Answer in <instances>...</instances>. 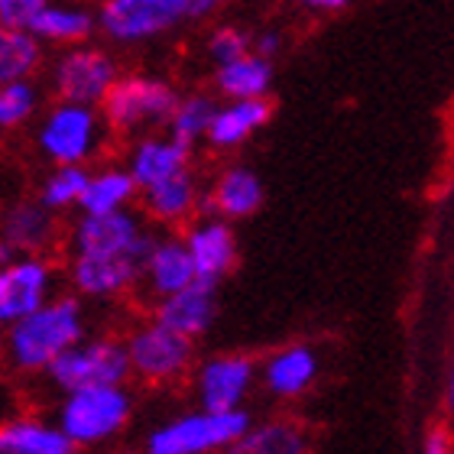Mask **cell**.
<instances>
[{
  "label": "cell",
  "instance_id": "1",
  "mask_svg": "<svg viewBox=\"0 0 454 454\" xmlns=\"http://www.w3.org/2000/svg\"><path fill=\"white\" fill-rule=\"evenodd\" d=\"M88 332L85 305L78 295H49L33 312L7 325L4 354L20 373H43L52 360Z\"/></svg>",
  "mask_w": 454,
  "mask_h": 454
},
{
  "label": "cell",
  "instance_id": "2",
  "mask_svg": "<svg viewBox=\"0 0 454 454\" xmlns=\"http://www.w3.org/2000/svg\"><path fill=\"white\" fill-rule=\"evenodd\" d=\"M133 399L123 383H101L62 393L56 412V426L68 435L75 448L107 445L130 426Z\"/></svg>",
  "mask_w": 454,
  "mask_h": 454
},
{
  "label": "cell",
  "instance_id": "3",
  "mask_svg": "<svg viewBox=\"0 0 454 454\" xmlns=\"http://www.w3.org/2000/svg\"><path fill=\"white\" fill-rule=\"evenodd\" d=\"M254 416L237 409H195L156 426L146 435L150 454H215L234 448L237 438L250 428Z\"/></svg>",
  "mask_w": 454,
  "mask_h": 454
},
{
  "label": "cell",
  "instance_id": "4",
  "mask_svg": "<svg viewBox=\"0 0 454 454\" xmlns=\"http://www.w3.org/2000/svg\"><path fill=\"white\" fill-rule=\"evenodd\" d=\"M179 91L160 75H117L101 101V117L117 133H146L166 127Z\"/></svg>",
  "mask_w": 454,
  "mask_h": 454
},
{
  "label": "cell",
  "instance_id": "5",
  "mask_svg": "<svg viewBox=\"0 0 454 454\" xmlns=\"http://www.w3.org/2000/svg\"><path fill=\"white\" fill-rule=\"evenodd\" d=\"M107 140V123L98 114V107L72 105V101H59L43 114L36 127V150L43 160L56 162H88L105 150Z\"/></svg>",
  "mask_w": 454,
  "mask_h": 454
},
{
  "label": "cell",
  "instance_id": "6",
  "mask_svg": "<svg viewBox=\"0 0 454 454\" xmlns=\"http://www.w3.org/2000/svg\"><path fill=\"white\" fill-rule=\"evenodd\" d=\"M49 387L59 393L82 387H101V383H127L130 380V360L127 348L117 338H82L66 348L46 370Z\"/></svg>",
  "mask_w": 454,
  "mask_h": 454
},
{
  "label": "cell",
  "instance_id": "7",
  "mask_svg": "<svg viewBox=\"0 0 454 454\" xmlns=\"http://www.w3.org/2000/svg\"><path fill=\"white\" fill-rule=\"evenodd\" d=\"M95 20L117 46H143L189 20V0H101Z\"/></svg>",
  "mask_w": 454,
  "mask_h": 454
},
{
  "label": "cell",
  "instance_id": "8",
  "mask_svg": "<svg viewBox=\"0 0 454 454\" xmlns=\"http://www.w3.org/2000/svg\"><path fill=\"white\" fill-rule=\"evenodd\" d=\"M123 348L130 360V377H140L143 383H176L189 373L195 360V340L172 332L156 318L140 325L123 340Z\"/></svg>",
  "mask_w": 454,
  "mask_h": 454
},
{
  "label": "cell",
  "instance_id": "9",
  "mask_svg": "<svg viewBox=\"0 0 454 454\" xmlns=\"http://www.w3.org/2000/svg\"><path fill=\"white\" fill-rule=\"evenodd\" d=\"M121 75V68L114 56L101 46H88L75 43L68 46L52 66V88H56L59 101H72V105L98 107L105 101L107 88L114 78Z\"/></svg>",
  "mask_w": 454,
  "mask_h": 454
},
{
  "label": "cell",
  "instance_id": "10",
  "mask_svg": "<svg viewBox=\"0 0 454 454\" xmlns=\"http://www.w3.org/2000/svg\"><path fill=\"white\" fill-rule=\"evenodd\" d=\"M150 244H153V234L143 227L140 215L130 208L82 215L75 231H72V254L133 256V260H143Z\"/></svg>",
  "mask_w": 454,
  "mask_h": 454
},
{
  "label": "cell",
  "instance_id": "11",
  "mask_svg": "<svg viewBox=\"0 0 454 454\" xmlns=\"http://www.w3.org/2000/svg\"><path fill=\"white\" fill-rule=\"evenodd\" d=\"M56 266L43 254H13L0 263V328L56 295Z\"/></svg>",
  "mask_w": 454,
  "mask_h": 454
},
{
  "label": "cell",
  "instance_id": "12",
  "mask_svg": "<svg viewBox=\"0 0 454 454\" xmlns=\"http://www.w3.org/2000/svg\"><path fill=\"white\" fill-rule=\"evenodd\" d=\"M256 364L247 354H215L195 370V396L201 409H237L254 393Z\"/></svg>",
  "mask_w": 454,
  "mask_h": 454
},
{
  "label": "cell",
  "instance_id": "13",
  "mask_svg": "<svg viewBox=\"0 0 454 454\" xmlns=\"http://www.w3.org/2000/svg\"><path fill=\"white\" fill-rule=\"evenodd\" d=\"M68 283H72L78 299H95V302L121 299L140 283V260H133V256L72 254Z\"/></svg>",
  "mask_w": 454,
  "mask_h": 454
},
{
  "label": "cell",
  "instance_id": "14",
  "mask_svg": "<svg viewBox=\"0 0 454 454\" xmlns=\"http://www.w3.org/2000/svg\"><path fill=\"white\" fill-rule=\"evenodd\" d=\"M182 244L189 250L192 266H195V279L218 286L237 263V237L231 221L208 215L205 221L192 224L182 237Z\"/></svg>",
  "mask_w": 454,
  "mask_h": 454
},
{
  "label": "cell",
  "instance_id": "15",
  "mask_svg": "<svg viewBox=\"0 0 454 454\" xmlns=\"http://www.w3.org/2000/svg\"><path fill=\"white\" fill-rule=\"evenodd\" d=\"M153 318L192 340L201 338L205 332H211V325L218 318V286L201 283V279L182 286L179 293L156 299Z\"/></svg>",
  "mask_w": 454,
  "mask_h": 454
},
{
  "label": "cell",
  "instance_id": "16",
  "mask_svg": "<svg viewBox=\"0 0 454 454\" xmlns=\"http://www.w3.org/2000/svg\"><path fill=\"white\" fill-rule=\"evenodd\" d=\"M192 162V146H185L176 137H160V133H146L133 143L127 153V172L133 176L137 189L156 185V182L169 179L176 172L189 169Z\"/></svg>",
  "mask_w": 454,
  "mask_h": 454
},
{
  "label": "cell",
  "instance_id": "17",
  "mask_svg": "<svg viewBox=\"0 0 454 454\" xmlns=\"http://www.w3.org/2000/svg\"><path fill=\"white\" fill-rule=\"evenodd\" d=\"M273 117V105L270 98H237V101H224L215 107V117L208 123L205 140L215 150H237L247 140H254L256 130H263Z\"/></svg>",
  "mask_w": 454,
  "mask_h": 454
},
{
  "label": "cell",
  "instance_id": "18",
  "mask_svg": "<svg viewBox=\"0 0 454 454\" xmlns=\"http://www.w3.org/2000/svg\"><path fill=\"white\" fill-rule=\"evenodd\" d=\"M140 279L153 299L179 293L182 286L195 283V266L179 237H153L150 250L140 260Z\"/></svg>",
  "mask_w": 454,
  "mask_h": 454
},
{
  "label": "cell",
  "instance_id": "19",
  "mask_svg": "<svg viewBox=\"0 0 454 454\" xmlns=\"http://www.w3.org/2000/svg\"><path fill=\"white\" fill-rule=\"evenodd\" d=\"M318 354L309 344H289L270 354L263 370H256V377H263V387L276 399H295L318 380Z\"/></svg>",
  "mask_w": 454,
  "mask_h": 454
},
{
  "label": "cell",
  "instance_id": "20",
  "mask_svg": "<svg viewBox=\"0 0 454 454\" xmlns=\"http://www.w3.org/2000/svg\"><path fill=\"white\" fill-rule=\"evenodd\" d=\"M59 224L56 211H49L43 201H17L4 211L0 221V240L13 254H43L56 244Z\"/></svg>",
  "mask_w": 454,
  "mask_h": 454
},
{
  "label": "cell",
  "instance_id": "21",
  "mask_svg": "<svg viewBox=\"0 0 454 454\" xmlns=\"http://www.w3.org/2000/svg\"><path fill=\"white\" fill-rule=\"evenodd\" d=\"M266 189L263 179L250 166H227L215 185H211V215L224 221H244L254 218L263 208Z\"/></svg>",
  "mask_w": 454,
  "mask_h": 454
},
{
  "label": "cell",
  "instance_id": "22",
  "mask_svg": "<svg viewBox=\"0 0 454 454\" xmlns=\"http://www.w3.org/2000/svg\"><path fill=\"white\" fill-rule=\"evenodd\" d=\"M143 195V208H146V218L160 221V224H185V221L199 211L201 189L199 179L192 176V169H182L169 179L156 182V185H146L140 189Z\"/></svg>",
  "mask_w": 454,
  "mask_h": 454
},
{
  "label": "cell",
  "instance_id": "23",
  "mask_svg": "<svg viewBox=\"0 0 454 454\" xmlns=\"http://www.w3.org/2000/svg\"><path fill=\"white\" fill-rule=\"evenodd\" d=\"M78 451L56 422L10 416L0 422V454H72Z\"/></svg>",
  "mask_w": 454,
  "mask_h": 454
},
{
  "label": "cell",
  "instance_id": "24",
  "mask_svg": "<svg viewBox=\"0 0 454 454\" xmlns=\"http://www.w3.org/2000/svg\"><path fill=\"white\" fill-rule=\"evenodd\" d=\"M27 29L43 43V46H46V43L75 46V43H88V39L95 36L98 20H95V13L85 7H72V4L49 0L46 7L33 17V23H29Z\"/></svg>",
  "mask_w": 454,
  "mask_h": 454
},
{
  "label": "cell",
  "instance_id": "25",
  "mask_svg": "<svg viewBox=\"0 0 454 454\" xmlns=\"http://www.w3.org/2000/svg\"><path fill=\"white\" fill-rule=\"evenodd\" d=\"M215 88L224 101L266 98L273 88V59L244 52V56L224 62V66H215Z\"/></svg>",
  "mask_w": 454,
  "mask_h": 454
},
{
  "label": "cell",
  "instance_id": "26",
  "mask_svg": "<svg viewBox=\"0 0 454 454\" xmlns=\"http://www.w3.org/2000/svg\"><path fill=\"white\" fill-rule=\"evenodd\" d=\"M140 195L133 176L127 172V166H105L98 172H88L85 192L78 199L82 215H98V211H117L130 208L133 199Z\"/></svg>",
  "mask_w": 454,
  "mask_h": 454
},
{
  "label": "cell",
  "instance_id": "27",
  "mask_svg": "<svg viewBox=\"0 0 454 454\" xmlns=\"http://www.w3.org/2000/svg\"><path fill=\"white\" fill-rule=\"evenodd\" d=\"M46 49L29 29H0V85L17 82V78H33L43 66Z\"/></svg>",
  "mask_w": 454,
  "mask_h": 454
},
{
  "label": "cell",
  "instance_id": "28",
  "mask_svg": "<svg viewBox=\"0 0 454 454\" xmlns=\"http://www.w3.org/2000/svg\"><path fill=\"white\" fill-rule=\"evenodd\" d=\"M234 451L240 454H302L309 451V438L299 426L293 422H263V426L247 428L244 435L237 438Z\"/></svg>",
  "mask_w": 454,
  "mask_h": 454
},
{
  "label": "cell",
  "instance_id": "29",
  "mask_svg": "<svg viewBox=\"0 0 454 454\" xmlns=\"http://www.w3.org/2000/svg\"><path fill=\"white\" fill-rule=\"evenodd\" d=\"M215 107L218 101L205 91H192V95H179L176 107H172L169 121H166V130L169 137L182 140L185 146H195L199 140H205V133H208V123L215 117Z\"/></svg>",
  "mask_w": 454,
  "mask_h": 454
},
{
  "label": "cell",
  "instance_id": "30",
  "mask_svg": "<svg viewBox=\"0 0 454 454\" xmlns=\"http://www.w3.org/2000/svg\"><path fill=\"white\" fill-rule=\"evenodd\" d=\"M88 166L82 162H56L52 172H49L43 185H39V201L46 205L49 211H62L68 208H78V199H82V192H85V182H88Z\"/></svg>",
  "mask_w": 454,
  "mask_h": 454
},
{
  "label": "cell",
  "instance_id": "31",
  "mask_svg": "<svg viewBox=\"0 0 454 454\" xmlns=\"http://www.w3.org/2000/svg\"><path fill=\"white\" fill-rule=\"evenodd\" d=\"M39 111V88L33 78H17L0 85V130H17Z\"/></svg>",
  "mask_w": 454,
  "mask_h": 454
},
{
  "label": "cell",
  "instance_id": "32",
  "mask_svg": "<svg viewBox=\"0 0 454 454\" xmlns=\"http://www.w3.org/2000/svg\"><path fill=\"white\" fill-rule=\"evenodd\" d=\"M250 36L254 33H247L244 27H218L208 36V59L215 66H224L231 59L244 56L250 52Z\"/></svg>",
  "mask_w": 454,
  "mask_h": 454
},
{
  "label": "cell",
  "instance_id": "33",
  "mask_svg": "<svg viewBox=\"0 0 454 454\" xmlns=\"http://www.w3.org/2000/svg\"><path fill=\"white\" fill-rule=\"evenodd\" d=\"M49 0H0V27L4 29H27L39 10Z\"/></svg>",
  "mask_w": 454,
  "mask_h": 454
},
{
  "label": "cell",
  "instance_id": "34",
  "mask_svg": "<svg viewBox=\"0 0 454 454\" xmlns=\"http://www.w3.org/2000/svg\"><path fill=\"white\" fill-rule=\"evenodd\" d=\"M283 46H286V39L279 29H263V33L250 36V52H256V56H263V59H276L283 52Z\"/></svg>",
  "mask_w": 454,
  "mask_h": 454
},
{
  "label": "cell",
  "instance_id": "35",
  "mask_svg": "<svg viewBox=\"0 0 454 454\" xmlns=\"http://www.w3.org/2000/svg\"><path fill=\"white\" fill-rule=\"evenodd\" d=\"M422 451L426 454H448L451 451V435H448L445 428H432L422 442Z\"/></svg>",
  "mask_w": 454,
  "mask_h": 454
},
{
  "label": "cell",
  "instance_id": "36",
  "mask_svg": "<svg viewBox=\"0 0 454 454\" xmlns=\"http://www.w3.org/2000/svg\"><path fill=\"white\" fill-rule=\"evenodd\" d=\"M302 10H312V13H340L348 10L354 0H295Z\"/></svg>",
  "mask_w": 454,
  "mask_h": 454
},
{
  "label": "cell",
  "instance_id": "37",
  "mask_svg": "<svg viewBox=\"0 0 454 454\" xmlns=\"http://www.w3.org/2000/svg\"><path fill=\"white\" fill-rule=\"evenodd\" d=\"M224 4H231V0H189V17L205 20V17H211V13H218Z\"/></svg>",
  "mask_w": 454,
  "mask_h": 454
},
{
  "label": "cell",
  "instance_id": "38",
  "mask_svg": "<svg viewBox=\"0 0 454 454\" xmlns=\"http://www.w3.org/2000/svg\"><path fill=\"white\" fill-rule=\"evenodd\" d=\"M7 256H13V250H10V247L4 244V240H0V263H4V260H7Z\"/></svg>",
  "mask_w": 454,
  "mask_h": 454
},
{
  "label": "cell",
  "instance_id": "39",
  "mask_svg": "<svg viewBox=\"0 0 454 454\" xmlns=\"http://www.w3.org/2000/svg\"><path fill=\"white\" fill-rule=\"evenodd\" d=\"M0 29H4V27H0Z\"/></svg>",
  "mask_w": 454,
  "mask_h": 454
}]
</instances>
